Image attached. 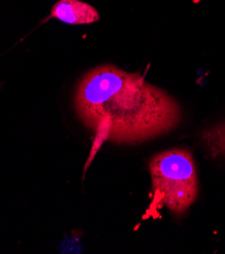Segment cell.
<instances>
[{
  "instance_id": "obj_1",
  "label": "cell",
  "mask_w": 225,
  "mask_h": 254,
  "mask_svg": "<svg viewBox=\"0 0 225 254\" xmlns=\"http://www.w3.org/2000/svg\"><path fill=\"white\" fill-rule=\"evenodd\" d=\"M74 109L87 129L117 144H135L173 131L182 109L166 91L138 73L115 65L86 72L74 93Z\"/></svg>"
},
{
  "instance_id": "obj_2",
  "label": "cell",
  "mask_w": 225,
  "mask_h": 254,
  "mask_svg": "<svg viewBox=\"0 0 225 254\" xmlns=\"http://www.w3.org/2000/svg\"><path fill=\"white\" fill-rule=\"evenodd\" d=\"M151 175L153 206L166 207L182 216L196 200L198 175L193 155L188 149L174 148L160 152L148 164Z\"/></svg>"
},
{
  "instance_id": "obj_3",
  "label": "cell",
  "mask_w": 225,
  "mask_h": 254,
  "mask_svg": "<svg viewBox=\"0 0 225 254\" xmlns=\"http://www.w3.org/2000/svg\"><path fill=\"white\" fill-rule=\"evenodd\" d=\"M51 16L69 24H89L99 20L97 10L80 0H59L51 10Z\"/></svg>"
},
{
  "instance_id": "obj_4",
  "label": "cell",
  "mask_w": 225,
  "mask_h": 254,
  "mask_svg": "<svg viewBox=\"0 0 225 254\" xmlns=\"http://www.w3.org/2000/svg\"><path fill=\"white\" fill-rule=\"evenodd\" d=\"M200 141L211 159L225 163V120L202 131Z\"/></svg>"
}]
</instances>
